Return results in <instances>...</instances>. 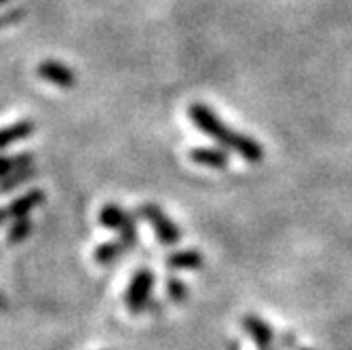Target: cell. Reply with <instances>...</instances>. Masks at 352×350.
Listing matches in <instances>:
<instances>
[{
  "label": "cell",
  "mask_w": 352,
  "mask_h": 350,
  "mask_svg": "<svg viewBox=\"0 0 352 350\" xmlns=\"http://www.w3.org/2000/svg\"><path fill=\"white\" fill-rule=\"evenodd\" d=\"M188 116L195 122V127L199 131H203L205 135L213 138L217 144H221L223 148L234 150L243 161L247 163H262L264 158V148L260 146V142H255L249 135H243L223 122L207 104H192L188 108Z\"/></svg>",
  "instance_id": "1"
},
{
  "label": "cell",
  "mask_w": 352,
  "mask_h": 350,
  "mask_svg": "<svg viewBox=\"0 0 352 350\" xmlns=\"http://www.w3.org/2000/svg\"><path fill=\"white\" fill-rule=\"evenodd\" d=\"M100 224L106 230L118 232V239L126 249H135L138 247V226H135V217L131 213H126L120 205L116 203H106L100 211Z\"/></svg>",
  "instance_id": "2"
},
{
  "label": "cell",
  "mask_w": 352,
  "mask_h": 350,
  "mask_svg": "<svg viewBox=\"0 0 352 350\" xmlns=\"http://www.w3.org/2000/svg\"><path fill=\"white\" fill-rule=\"evenodd\" d=\"M138 213L146 221H150V224H152L154 234H156V239H158V243H161V245L173 247V245H177L182 241L184 230L156 203H144V205H140Z\"/></svg>",
  "instance_id": "3"
},
{
  "label": "cell",
  "mask_w": 352,
  "mask_h": 350,
  "mask_svg": "<svg viewBox=\"0 0 352 350\" xmlns=\"http://www.w3.org/2000/svg\"><path fill=\"white\" fill-rule=\"evenodd\" d=\"M152 289H154V272L148 268L135 270L131 276L129 285H126L124 292V306L131 314H142L148 310L152 302Z\"/></svg>",
  "instance_id": "4"
},
{
  "label": "cell",
  "mask_w": 352,
  "mask_h": 350,
  "mask_svg": "<svg viewBox=\"0 0 352 350\" xmlns=\"http://www.w3.org/2000/svg\"><path fill=\"white\" fill-rule=\"evenodd\" d=\"M36 74L41 80L49 83V85H55L59 89H72L76 85V74L70 66L61 61H55V59H45L38 63L36 68Z\"/></svg>",
  "instance_id": "5"
},
{
  "label": "cell",
  "mask_w": 352,
  "mask_h": 350,
  "mask_svg": "<svg viewBox=\"0 0 352 350\" xmlns=\"http://www.w3.org/2000/svg\"><path fill=\"white\" fill-rule=\"evenodd\" d=\"M243 329L251 336L258 350H274V331L260 316L255 314L243 316Z\"/></svg>",
  "instance_id": "6"
},
{
  "label": "cell",
  "mask_w": 352,
  "mask_h": 350,
  "mask_svg": "<svg viewBox=\"0 0 352 350\" xmlns=\"http://www.w3.org/2000/svg\"><path fill=\"white\" fill-rule=\"evenodd\" d=\"M45 203V193L41 188H32L28 193H23L21 197H17L13 203H9L5 207L7 219H19V217H28L36 207H41Z\"/></svg>",
  "instance_id": "7"
},
{
  "label": "cell",
  "mask_w": 352,
  "mask_h": 350,
  "mask_svg": "<svg viewBox=\"0 0 352 350\" xmlns=\"http://www.w3.org/2000/svg\"><path fill=\"white\" fill-rule=\"evenodd\" d=\"M34 131H36L34 120H17L13 124L3 127V129H0V152L7 150L9 146H13L17 142L28 140Z\"/></svg>",
  "instance_id": "8"
},
{
  "label": "cell",
  "mask_w": 352,
  "mask_h": 350,
  "mask_svg": "<svg viewBox=\"0 0 352 350\" xmlns=\"http://www.w3.org/2000/svg\"><path fill=\"white\" fill-rule=\"evenodd\" d=\"M188 156L192 163L203 165V167H211V169L228 167V154L221 148H192Z\"/></svg>",
  "instance_id": "9"
},
{
  "label": "cell",
  "mask_w": 352,
  "mask_h": 350,
  "mask_svg": "<svg viewBox=\"0 0 352 350\" xmlns=\"http://www.w3.org/2000/svg\"><path fill=\"white\" fill-rule=\"evenodd\" d=\"M167 266L171 270H201L203 268V253L197 249L175 251L167 258Z\"/></svg>",
  "instance_id": "10"
},
{
  "label": "cell",
  "mask_w": 352,
  "mask_h": 350,
  "mask_svg": "<svg viewBox=\"0 0 352 350\" xmlns=\"http://www.w3.org/2000/svg\"><path fill=\"white\" fill-rule=\"evenodd\" d=\"M129 251L124 245H122V241L118 239V241H110V243H104V245H100L98 249L93 251V262L98 264V266H114L124 253Z\"/></svg>",
  "instance_id": "11"
},
{
  "label": "cell",
  "mask_w": 352,
  "mask_h": 350,
  "mask_svg": "<svg viewBox=\"0 0 352 350\" xmlns=\"http://www.w3.org/2000/svg\"><path fill=\"white\" fill-rule=\"evenodd\" d=\"M34 163V154L32 152H21L13 156H0V179L13 175L15 171H21L25 167H32Z\"/></svg>",
  "instance_id": "12"
},
{
  "label": "cell",
  "mask_w": 352,
  "mask_h": 350,
  "mask_svg": "<svg viewBox=\"0 0 352 350\" xmlns=\"http://www.w3.org/2000/svg\"><path fill=\"white\" fill-rule=\"evenodd\" d=\"M32 232H34V221L32 217H19V219H13V224L9 226L7 230V243L9 245H17V243H23Z\"/></svg>",
  "instance_id": "13"
},
{
  "label": "cell",
  "mask_w": 352,
  "mask_h": 350,
  "mask_svg": "<svg viewBox=\"0 0 352 350\" xmlns=\"http://www.w3.org/2000/svg\"><path fill=\"white\" fill-rule=\"evenodd\" d=\"M36 177V167L32 165V167H25V169H21V171H15L13 175H9V177H5V179H0V195H9L11 190H15V188H19V186H23V184H28L30 179H34Z\"/></svg>",
  "instance_id": "14"
},
{
  "label": "cell",
  "mask_w": 352,
  "mask_h": 350,
  "mask_svg": "<svg viewBox=\"0 0 352 350\" xmlns=\"http://www.w3.org/2000/svg\"><path fill=\"white\" fill-rule=\"evenodd\" d=\"M188 294H190V289H188V285L182 278L171 276L167 281V296H169V300H173V302H186L188 300Z\"/></svg>",
  "instance_id": "15"
},
{
  "label": "cell",
  "mask_w": 352,
  "mask_h": 350,
  "mask_svg": "<svg viewBox=\"0 0 352 350\" xmlns=\"http://www.w3.org/2000/svg\"><path fill=\"white\" fill-rule=\"evenodd\" d=\"M7 213H5V207H0V226H5L7 224Z\"/></svg>",
  "instance_id": "16"
},
{
  "label": "cell",
  "mask_w": 352,
  "mask_h": 350,
  "mask_svg": "<svg viewBox=\"0 0 352 350\" xmlns=\"http://www.w3.org/2000/svg\"><path fill=\"white\" fill-rule=\"evenodd\" d=\"M3 308H7V298L0 294V310H3Z\"/></svg>",
  "instance_id": "17"
},
{
  "label": "cell",
  "mask_w": 352,
  "mask_h": 350,
  "mask_svg": "<svg viewBox=\"0 0 352 350\" xmlns=\"http://www.w3.org/2000/svg\"><path fill=\"white\" fill-rule=\"evenodd\" d=\"M7 3H11V0H0V7H3V5H7Z\"/></svg>",
  "instance_id": "18"
},
{
  "label": "cell",
  "mask_w": 352,
  "mask_h": 350,
  "mask_svg": "<svg viewBox=\"0 0 352 350\" xmlns=\"http://www.w3.org/2000/svg\"><path fill=\"white\" fill-rule=\"evenodd\" d=\"M298 350H310V348H298Z\"/></svg>",
  "instance_id": "19"
}]
</instances>
